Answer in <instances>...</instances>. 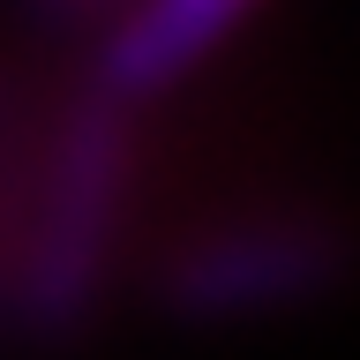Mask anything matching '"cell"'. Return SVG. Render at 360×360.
<instances>
[{"mask_svg": "<svg viewBox=\"0 0 360 360\" xmlns=\"http://www.w3.org/2000/svg\"><path fill=\"white\" fill-rule=\"evenodd\" d=\"M120 188H128V105L98 90L83 105V120L68 128V143H60L53 210H45V233H38V292L53 308L83 300L98 285L105 240L120 225Z\"/></svg>", "mask_w": 360, "mask_h": 360, "instance_id": "cell-1", "label": "cell"}, {"mask_svg": "<svg viewBox=\"0 0 360 360\" xmlns=\"http://www.w3.org/2000/svg\"><path fill=\"white\" fill-rule=\"evenodd\" d=\"M263 8L270 0H120L98 90L120 98V105H135V98L195 75L210 53H225Z\"/></svg>", "mask_w": 360, "mask_h": 360, "instance_id": "cell-2", "label": "cell"}, {"mask_svg": "<svg viewBox=\"0 0 360 360\" xmlns=\"http://www.w3.org/2000/svg\"><path fill=\"white\" fill-rule=\"evenodd\" d=\"M308 278V233L300 225H240V233H225L195 255V292L210 300H233V292H292Z\"/></svg>", "mask_w": 360, "mask_h": 360, "instance_id": "cell-3", "label": "cell"}]
</instances>
